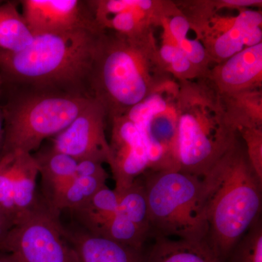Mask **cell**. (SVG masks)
<instances>
[{
    "label": "cell",
    "instance_id": "1",
    "mask_svg": "<svg viewBox=\"0 0 262 262\" xmlns=\"http://www.w3.org/2000/svg\"><path fill=\"white\" fill-rule=\"evenodd\" d=\"M176 80L165 70L154 31L127 37L103 30L91 68L92 97L106 110L108 120L130 110Z\"/></svg>",
    "mask_w": 262,
    "mask_h": 262
},
{
    "label": "cell",
    "instance_id": "2",
    "mask_svg": "<svg viewBox=\"0 0 262 262\" xmlns=\"http://www.w3.org/2000/svg\"><path fill=\"white\" fill-rule=\"evenodd\" d=\"M103 32L77 29L39 34L22 51H0L3 84L93 98L90 89L91 68Z\"/></svg>",
    "mask_w": 262,
    "mask_h": 262
},
{
    "label": "cell",
    "instance_id": "3",
    "mask_svg": "<svg viewBox=\"0 0 262 262\" xmlns=\"http://www.w3.org/2000/svg\"><path fill=\"white\" fill-rule=\"evenodd\" d=\"M201 179L205 242L223 262L261 218L262 181L251 167L239 133L233 144Z\"/></svg>",
    "mask_w": 262,
    "mask_h": 262
},
{
    "label": "cell",
    "instance_id": "4",
    "mask_svg": "<svg viewBox=\"0 0 262 262\" xmlns=\"http://www.w3.org/2000/svg\"><path fill=\"white\" fill-rule=\"evenodd\" d=\"M177 159L179 170L202 178L233 144L238 131L206 77L178 81Z\"/></svg>",
    "mask_w": 262,
    "mask_h": 262
},
{
    "label": "cell",
    "instance_id": "5",
    "mask_svg": "<svg viewBox=\"0 0 262 262\" xmlns=\"http://www.w3.org/2000/svg\"><path fill=\"white\" fill-rule=\"evenodd\" d=\"M2 108L4 136L0 155L37 151L67 128L93 98L56 91L18 89Z\"/></svg>",
    "mask_w": 262,
    "mask_h": 262
},
{
    "label": "cell",
    "instance_id": "6",
    "mask_svg": "<svg viewBox=\"0 0 262 262\" xmlns=\"http://www.w3.org/2000/svg\"><path fill=\"white\" fill-rule=\"evenodd\" d=\"M145 187L151 234L154 237L202 241L207 225L201 179L181 170H147Z\"/></svg>",
    "mask_w": 262,
    "mask_h": 262
},
{
    "label": "cell",
    "instance_id": "7",
    "mask_svg": "<svg viewBox=\"0 0 262 262\" xmlns=\"http://www.w3.org/2000/svg\"><path fill=\"white\" fill-rule=\"evenodd\" d=\"M178 92V81H170L125 114L135 123L144 139L149 160L148 170H179L177 159Z\"/></svg>",
    "mask_w": 262,
    "mask_h": 262
},
{
    "label": "cell",
    "instance_id": "8",
    "mask_svg": "<svg viewBox=\"0 0 262 262\" xmlns=\"http://www.w3.org/2000/svg\"><path fill=\"white\" fill-rule=\"evenodd\" d=\"M1 252L11 253L20 262H79L59 217L48 209L43 200L17 221Z\"/></svg>",
    "mask_w": 262,
    "mask_h": 262
},
{
    "label": "cell",
    "instance_id": "9",
    "mask_svg": "<svg viewBox=\"0 0 262 262\" xmlns=\"http://www.w3.org/2000/svg\"><path fill=\"white\" fill-rule=\"evenodd\" d=\"M106 110L93 98L67 128L55 136L52 148L76 160H93L107 163L110 145L105 128Z\"/></svg>",
    "mask_w": 262,
    "mask_h": 262
},
{
    "label": "cell",
    "instance_id": "10",
    "mask_svg": "<svg viewBox=\"0 0 262 262\" xmlns=\"http://www.w3.org/2000/svg\"><path fill=\"white\" fill-rule=\"evenodd\" d=\"M24 20L33 35L77 30H103L96 22L90 1L22 0Z\"/></svg>",
    "mask_w": 262,
    "mask_h": 262
},
{
    "label": "cell",
    "instance_id": "11",
    "mask_svg": "<svg viewBox=\"0 0 262 262\" xmlns=\"http://www.w3.org/2000/svg\"><path fill=\"white\" fill-rule=\"evenodd\" d=\"M38 175L32 154L0 155V207L15 217V223L41 203L36 192Z\"/></svg>",
    "mask_w": 262,
    "mask_h": 262
},
{
    "label": "cell",
    "instance_id": "12",
    "mask_svg": "<svg viewBox=\"0 0 262 262\" xmlns=\"http://www.w3.org/2000/svg\"><path fill=\"white\" fill-rule=\"evenodd\" d=\"M111 122L110 165L115 181V192L121 194L138 177L149 170V160L139 128L127 115L114 117Z\"/></svg>",
    "mask_w": 262,
    "mask_h": 262
},
{
    "label": "cell",
    "instance_id": "13",
    "mask_svg": "<svg viewBox=\"0 0 262 262\" xmlns=\"http://www.w3.org/2000/svg\"><path fill=\"white\" fill-rule=\"evenodd\" d=\"M220 95L262 88V42L211 67L206 76Z\"/></svg>",
    "mask_w": 262,
    "mask_h": 262
},
{
    "label": "cell",
    "instance_id": "14",
    "mask_svg": "<svg viewBox=\"0 0 262 262\" xmlns=\"http://www.w3.org/2000/svg\"><path fill=\"white\" fill-rule=\"evenodd\" d=\"M262 14L259 10L243 9L234 17L232 27L205 43L212 64L225 61L246 48L262 42Z\"/></svg>",
    "mask_w": 262,
    "mask_h": 262
},
{
    "label": "cell",
    "instance_id": "15",
    "mask_svg": "<svg viewBox=\"0 0 262 262\" xmlns=\"http://www.w3.org/2000/svg\"><path fill=\"white\" fill-rule=\"evenodd\" d=\"M66 237L79 262H145L144 249H136L89 233L84 229L68 230Z\"/></svg>",
    "mask_w": 262,
    "mask_h": 262
},
{
    "label": "cell",
    "instance_id": "16",
    "mask_svg": "<svg viewBox=\"0 0 262 262\" xmlns=\"http://www.w3.org/2000/svg\"><path fill=\"white\" fill-rule=\"evenodd\" d=\"M33 156L42 179L43 201L48 205L76 177L77 160L52 147Z\"/></svg>",
    "mask_w": 262,
    "mask_h": 262
},
{
    "label": "cell",
    "instance_id": "17",
    "mask_svg": "<svg viewBox=\"0 0 262 262\" xmlns=\"http://www.w3.org/2000/svg\"><path fill=\"white\" fill-rule=\"evenodd\" d=\"M145 262H221L204 241L155 237Z\"/></svg>",
    "mask_w": 262,
    "mask_h": 262
},
{
    "label": "cell",
    "instance_id": "18",
    "mask_svg": "<svg viewBox=\"0 0 262 262\" xmlns=\"http://www.w3.org/2000/svg\"><path fill=\"white\" fill-rule=\"evenodd\" d=\"M229 122L237 131L262 127V89L220 95Z\"/></svg>",
    "mask_w": 262,
    "mask_h": 262
},
{
    "label": "cell",
    "instance_id": "19",
    "mask_svg": "<svg viewBox=\"0 0 262 262\" xmlns=\"http://www.w3.org/2000/svg\"><path fill=\"white\" fill-rule=\"evenodd\" d=\"M108 173L96 176L76 175L70 184L47 206L57 217L63 210L75 211L87 204L101 188L106 185Z\"/></svg>",
    "mask_w": 262,
    "mask_h": 262
},
{
    "label": "cell",
    "instance_id": "20",
    "mask_svg": "<svg viewBox=\"0 0 262 262\" xmlns=\"http://www.w3.org/2000/svg\"><path fill=\"white\" fill-rule=\"evenodd\" d=\"M120 196L107 186L98 190L91 201L73 211L84 230L95 234L118 211Z\"/></svg>",
    "mask_w": 262,
    "mask_h": 262
},
{
    "label": "cell",
    "instance_id": "21",
    "mask_svg": "<svg viewBox=\"0 0 262 262\" xmlns=\"http://www.w3.org/2000/svg\"><path fill=\"white\" fill-rule=\"evenodd\" d=\"M34 36L18 11L16 3L0 5V51L18 52L29 46Z\"/></svg>",
    "mask_w": 262,
    "mask_h": 262
},
{
    "label": "cell",
    "instance_id": "22",
    "mask_svg": "<svg viewBox=\"0 0 262 262\" xmlns=\"http://www.w3.org/2000/svg\"><path fill=\"white\" fill-rule=\"evenodd\" d=\"M120 196L117 213L123 215L151 234L149 208L142 177H138Z\"/></svg>",
    "mask_w": 262,
    "mask_h": 262
},
{
    "label": "cell",
    "instance_id": "23",
    "mask_svg": "<svg viewBox=\"0 0 262 262\" xmlns=\"http://www.w3.org/2000/svg\"><path fill=\"white\" fill-rule=\"evenodd\" d=\"M94 235L129 247L143 250L150 233L123 215L117 213Z\"/></svg>",
    "mask_w": 262,
    "mask_h": 262
},
{
    "label": "cell",
    "instance_id": "24",
    "mask_svg": "<svg viewBox=\"0 0 262 262\" xmlns=\"http://www.w3.org/2000/svg\"><path fill=\"white\" fill-rule=\"evenodd\" d=\"M223 262H262V223L258 219Z\"/></svg>",
    "mask_w": 262,
    "mask_h": 262
},
{
    "label": "cell",
    "instance_id": "25",
    "mask_svg": "<svg viewBox=\"0 0 262 262\" xmlns=\"http://www.w3.org/2000/svg\"><path fill=\"white\" fill-rule=\"evenodd\" d=\"M182 14L187 18L191 29L196 33L201 40L211 19L218 13L215 0H193L175 1Z\"/></svg>",
    "mask_w": 262,
    "mask_h": 262
},
{
    "label": "cell",
    "instance_id": "26",
    "mask_svg": "<svg viewBox=\"0 0 262 262\" xmlns=\"http://www.w3.org/2000/svg\"><path fill=\"white\" fill-rule=\"evenodd\" d=\"M238 133L244 141L251 167L262 181V127L243 128Z\"/></svg>",
    "mask_w": 262,
    "mask_h": 262
},
{
    "label": "cell",
    "instance_id": "27",
    "mask_svg": "<svg viewBox=\"0 0 262 262\" xmlns=\"http://www.w3.org/2000/svg\"><path fill=\"white\" fill-rule=\"evenodd\" d=\"M177 44L201 75L206 77L213 64L211 58L201 41L187 37Z\"/></svg>",
    "mask_w": 262,
    "mask_h": 262
},
{
    "label": "cell",
    "instance_id": "28",
    "mask_svg": "<svg viewBox=\"0 0 262 262\" xmlns=\"http://www.w3.org/2000/svg\"><path fill=\"white\" fill-rule=\"evenodd\" d=\"M168 27L170 35L177 43L187 38L188 33L191 29L187 18L181 12L168 19Z\"/></svg>",
    "mask_w": 262,
    "mask_h": 262
},
{
    "label": "cell",
    "instance_id": "29",
    "mask_svg": "<svg viewBox=\"0 0 262 262\" xmlns=\"http://www.w3.org/2000/svg\"><path fill=\"white\" fill-rule=\"evenodd\" d=\"M217 11L225 9H247L250 7H261V0H215Z\"/></svg>",
    "mask_w": 262,
    "mask_h": 262
},
{
    "label": "cell",
    "instance_id": "30",
    "mask_svg": "<svg viewBox=\"0 0 262 262\" xmlns=\"http://www.w3.org/2000/svg\"><path fill=\"white\" fill-rule=\"evenodd\" d=\"M15 224V220L0 208V252L5 239L8 237L10 230L14 227Z\"/></svg>",
    "mask_w": 262,
    "mask_h": 262
},
{
    "label": "cell",
    "instance_id": "31",
    "mask_svg": "<svg viewBox=\"0 0 262 262\" xmlns=\"http://www.w3.org/2000/svg\"><path fill=\"white\" fill-rule=\"evenodd\" d=\"M0 262H20L14 255L9 253L0 252Z\"/></svg>",
    "mask_w": 262,
    "mask_h": 262
},
{
    "label": "cell",
    "instance_id": "32",
    "mask_svg": "<svg viewBox=\"0 0 262 262\" xmlns=\"http://www.w3.org/2000/svg\"><path fill=\"white\" fill-rule=\"evenodd\" d=\"M3 86V82L0 79V89ZM3 136H4V119H3V112L0 107V150L3 144Z\"/></svg>",
    "mask_w": 262,
    "mask_h": 262
},
{
    "label": "cell",
    "instance_id": "33",
    "mask_svg": "<svg viewBox=\"0 0 262 262\" xmlns=\"http://www.w3.org/2000/svg\"><path fill=\"white\" fill-rule=\"evenodd\" d=\"M3 3V1H0V5H1V4H2V3Z\"/></svg>",
    "mask_w": 262,
    "mask_h": 262
}]
</instances>
